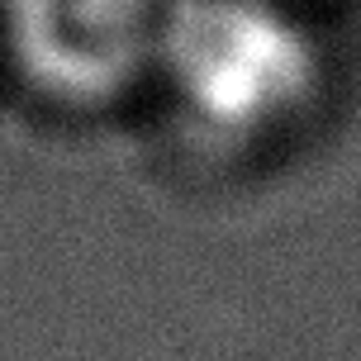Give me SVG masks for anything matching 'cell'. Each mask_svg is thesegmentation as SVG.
<instances>
[{"instance_id": "cell-1", "label": "cell", "mask_w": 361, "mask_h": 361, "mask_svg": "<svg viewBox=\"0 0 361 361\" xmlns=\"http://www.w3.org/2000/svg\"><path fill=\"white\" fill-rule=\"evenodd\" d=\"M324 90V43L295 0H185L152 95L190 138L247 157L295 138Z\"/></svg>"}, {"instance_id": "cell-2", "label": "cell", "mask_w": 361, "mask_h": 361, "mask_svg": "<svg viewBox=\"0 0 361 361\" xmlns=\"http://www.w3.org/2000/svg\"><path fill=\"white\" fill-rule=\"evenodd\" d=\"M185 0H0V67L53 114L95 119L152 95Z\"/></svg>"}]
</instances>
